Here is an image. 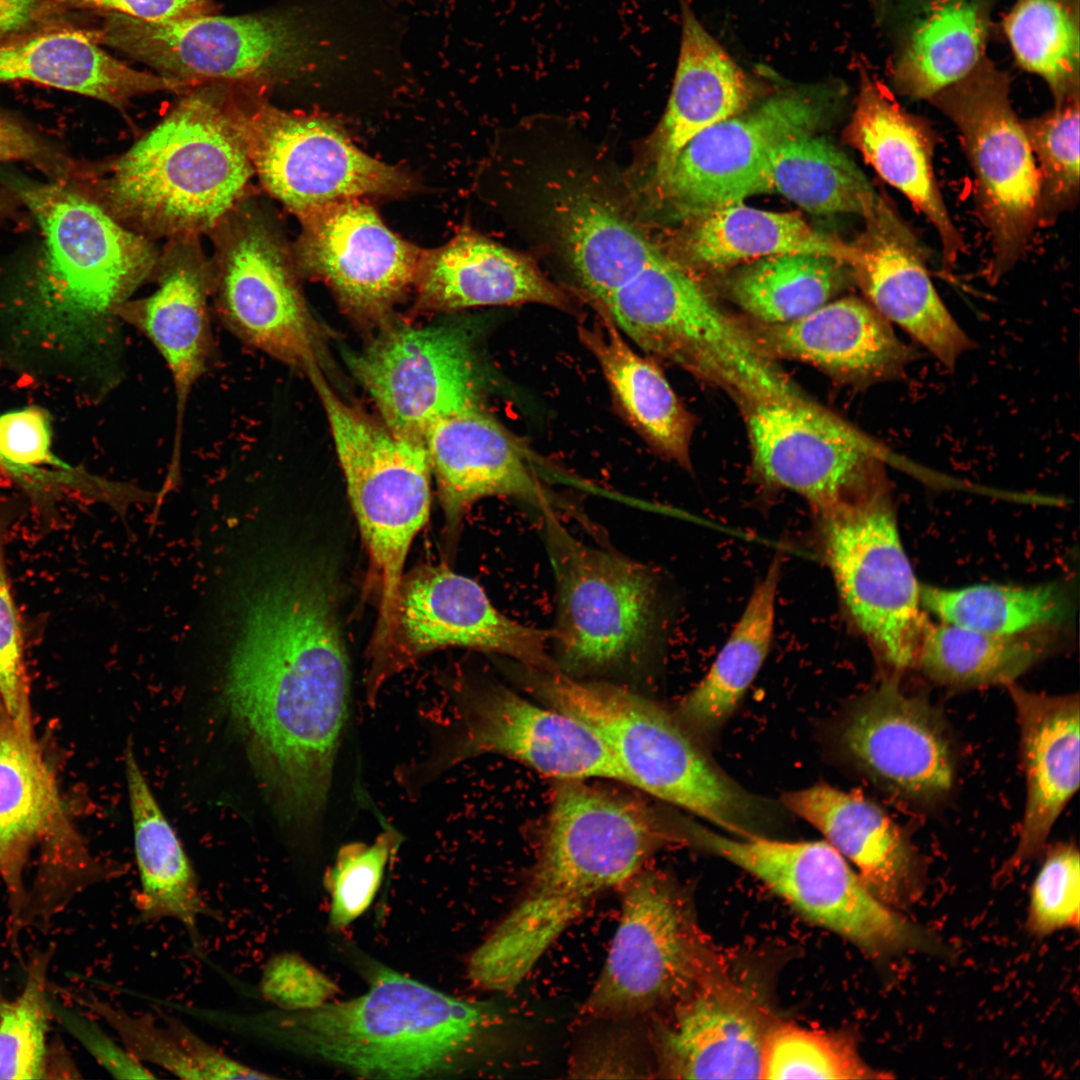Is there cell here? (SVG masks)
<instances>
[{
  "instance_id": "603a6c76",
  "label": "cell",
  "mask_w": 1080,
  "mask_h": 1080,
  "mask_svg": "<svg viewBox=\"0 0 1080 1080\" xmlns=\"http://www.w3.org/2000/svg\"><path fill=\"white\" fill-rule=\"evenodd\" d=\"M156 289L148 296L130 298L116 310L158 350L174 386L175 425L171 456L162 486L175 489L181 480L186 410L194 386L208 369L213 352L209 316L211 261L199 236L168 239L152 275Z\"/></svg>"
},
{
  "instance_id": "ffe728a7",
  "label": "cell",
  "mask_w": 1080,
  "mask_h": 1080,
  "mask_svg": "<svg viewBox=\"0 0 1080 1080\" xmlns=\"http://www.w3.org/2000/svg\"><path fill=\"white\" fill-rule=\"evenodd\" d=\"M550 631L499 612L474 580L444 566H423L403 575L393 647L368 694L377 699L389 677L421 656L448 647L508 656L523 666L558 671L548 652Z\"/></svg>"
},
{
  "instance_id": "1f68e13d",
  "label": "cell",
  "mask_w": 1080,
  "mask_h": 1080,
  "mask_svg": "<svg viewBox=\"0 0 1080 1080\" xmlns=\"http://www.w3.org/2000/svg\"><path fill=\"white\" fill-rule=\"evenodd\" d=\"M768 1032L743 1001L709 988L678 1003L656 1037L659 1072L682 1079H762Z\"/></svg>"
},
{
  "instance_id": "60d3db41",
  "label": "cell",
  "mask_w": 1080,
  "mask_h": 1080,
  "mask_svg": "<svg viewBox=\"0 0 1080 1080\" xmlns=\"http://www.w3.org/2000/svg\"><path fill=\"white\" fill-rule=\"evenodd\" d=\"M779 573L780 563L774 561L709 671L682 700L680 719L694 731L711 734L721 727L762 667L773 634Z\"/></svg>"
},
{
  "instance_id": "e0dca14e",
  "label": "cell",
  "mask_w": 1080,
  "mask_h": 1080,
  "mask_svg": "<svg viewBox=\"0 0 1080 1080\" xmlns=\"http://www.w3.org/2000/svg\"><path fill=\"white\" fill-rule=\"evenodd\" d=\"M475 352L464 326H399L361 351L345 353V362L384 425L424 443L433 421L482 402Z\"/></svg>"
},
{
  "instance_id": "b9f144b4",
  "label": "cell",
  "mask_w": 1080,
  "mask_h": 1080,
  "mask_svg": "<svg viewBox=\"0 0 1080 1080\" xmlns=\"http://www.w3.org/2000/svg\"><path fill=\"white\" fill-rule=\"evenodd\" d=\"M1047 630L992 635L941 622L925 624L916 662L931 680L954 687L1014 683L1047 655Z\"/></svg>"
},
{
  "instance_id": "9f6ffc18",
  "label": "cell",
  "mask_w": 1080,
  "mask_h": 1080,
  "mask_svg": "<svg viewBox=\"0 0 1080 1080\" xmlns=\"http://www.w3.org/2000/svg\"><path fill=\"white\" fill-rule=\"evenodd\" d=\"M51 425L45 410L27 407L0 416V458L16 476L36 475L37 465L62 466L52 455Z\"/></svg>"
},
{
  "instance_id": "4316f807",
  "label": "cell",
  "mask_w": 1080,
  "mask_h": 1080,
  "mask_svg": "<svg viewBox=\"0 0 1080 1080\" xmlns=\"http://www.w3.org/2000/svg\"><path fill=\"white\" fill-rule=\"evenodd\" d=\"M847 142L933 225L942 245L943 265L953 268L963 249L938 187L934 137L918 117L904 110L880 82L862 73Z\"/></svg>"
},
{
  "instance_id": "ab89813d",
  "label": "cell",
  "mask_w": 1080,
  "mask_h": 1080,
  "mask_svg": "<svg viewBox=\"0 0 1080 1080\" xmlns=\"http://www.w3.org/2000/svg\"><path fill=\"white\" fill-rule=\"evenodd\" d=\"M688 251L693 261L711 268L789 253L823 255L848 265L853 246L813 229L797 213L739 203L701 216Z\"/></svg>"
},
{
  "instance_id": "816d5d0a",
  "label": "cell",
  "mask_w": 1080,
  "mask_h": 1080,
  "mask_svg": "<svg viewBox=\"0 0 1080 1080\" xmlns=\"http://www.w3.org/2000/svg\"><path fill=\"white\" fill-rule=\"evenodd\" d=\"M400 841V834L387 828L373 843L351 842L339 849L324 878L331 896V926L343 928L369 908Z\"/></svg>"
},
{
  "instance_id": "6125c7cd",
  "label": "cell",
  "mask_w": 1080,
  "mask_h": 1080,
  "mask_svg": "<svg viewBox=\"0 0 1080 1080\" xmlns=\"http://www.w3.org/2000/svg\"><path fill=\"white\" fill-rule=\"evenodd\" d=\"M7 207H8L7 199L5 197H3L2 194H0V211L6 209Z\"/></svg>"
},
{
  "instance_id": "e575fe53",
  "label": "cell",
  "mask_w": 1080,
  "mask_h": 1080,
  "mask_svg": "<svg viewBox=\"0 0 1080 1080\" xmlns=\"http://www.w3.org/2000/svg\"><path fill=\"white\" fill-rule=\"evenodd\" d=\"M578 336L627 422L658 453L688 468L692 417L658 365L636 352L605 315L600 323L579 326Z\"/></svg>"
},
{
  "instance_id": "91938a15",
  "label": "cell",
  "mask_w": 1080,
  "mask_h": 1080,
  "mask_svg": "<svg viewBox=\"0 0 1080 1080\" xmlns=\"http://www.w3.org/2000/svg\"><path fill=\"white\" fill-rule=\"evenodd\" d=\"M29 161L49 165V150L30 132L0 115V162Z\"/></svg>"
},
{
  "instance_id": "8d00e7d4",
  "label": "cell",
  "mask_w": 1080,
  "mask_h": 1080,
  "mask_svg": "<svg viewBox=\"0 0 1080 1080\" xmlns=\"http://www.w3.org/2000/svg\"><path fill=\"white\" fill-rule=\"evenodd\" d=\"M126 772L140 876V889L134 896L136 919L141 923L174 920L196 940L200 919L210 915L196 873L130 748Z\"/></svg>"
},
{
  "instance_id": "ee69618b",
  "label": "cell",
  "mask_w": 1080,
  "mask_h": 1080,
  "mask_svg": "<svg viewBox=\"0 0 1080 1080\" xmlns=\"http://www.w3.org/2000/svg\"><path fill=\"white\" fill-rule=\"evenodd\" d=\"M769 162L774 190L813 214L864 216L877 197L856 164L811 130L781 138Z\"/></svg>"
},
{
  "instance_id": "680465c9",
  "label": "cell",
  "mask_w": 1080,
  "mask_h": 1080,
  "mask_svg": "<svg viewBox=\"0 0 1080 1080\" xmlns=\"http://www.w3.org/2000/svg\"><path fill=\"white\" fill-rule=\"evenodd\" d=\"M65 6L113 12L152 23L216 14L213 0H62Z\"/></svg>"
},
{
  "instance_id": "c3c4849f",
  "label": "cell",
  "mask_w": 1080,
  "mask_h": 1080,
  "mask_svg": "<svg viewBox=\"0 0 1080 1080\" xmlns=\"http://www.w3.org/2000/svg\"><path fill=\"white\" fill-rule=\"evenodd\" d=\"M854 1043L839 1034L782 1025L768 1032L762 1079H879Z\"/></svg>"
},
{
  "instance_id": "4dcf8cb0",
  "label": "cell",
  "mask_w": 1080,
  "mask_h": 1080,
  "mask_svg": "<svg viewBox=\"0 0 1080 1080\" xmlns=\"http://www.w3.org/2000/svg\"><path fill=\"white\" fill-rule=\"evenodd\" d=\"M768 353L811 363L857 383L895 379L914 351L872 305L855 297L829 301L801 319L763 324Z\"/></svg>"
},
{
  "instance_id": "8fae6325",
  "label": "cell",
  "mask_w": 1080,
  "mask_h": 1080,
  "mask_svg": "<svg viewBox=\"0 0 1080 1080\" xmlns=\"http://www.w3.org/2000/svg\"><path fill=\"white\" fill-rule=\"evenodd\" d=\"M91 30L156 73L199 85L206 82L268 88L304 73L315 62L316 43L287 13L216 14L152 23L113 12Z\"/></svg>"
},
{
  "instance_id": "2e32d148",
  "label": "cell",
  "mask_w": 1080,
  "mask_h": 1080,
  "mask_svg": "<svg viewBox=\"0 0 1080 1080\" xmlns=\"http://www.w3.org/2000/svg\"><path fill=\"white\" fill-rule=\"evenodd\" d=\"M687 905L671 880L640 871L624 885L609 952L586 999V1016L627 1020L681 1002L698 972Z\"/></svg>"
},
{
  "instance_id": "f546056e",
  "label": "cell",
  "mask_w": 1080,
  "mask_h": 1080,
  "mask_svg": "<svg viewBox=\"0 0 1080 1080\" xmlns=\"http://www.w3.org/2000/svg\"><path fill=\"white\" fill-rule=\"evenodd\" d=\"M414 285L418 303L430 310L525 303L572 308L570 297L529 259L471 231L423 249Z\"/></svg>"
},
{
  "instance_id": "d6986e66",
  "label": "cell",
  "mask_w": 1080,
  "mask_h": 1080,
  "mask_svg": "<svg viewBox=\"0 0 1080 1080\" xmlns=\"http://www.w3.org/2000/svg\"><path fill=\"white\" fill-rule=\"evenodd\" d=\"M744 405L754 468L767 483L827 511L882 477L889 452L817 403Z\"/></svg>"
},
{
  "instance_id": "f5cc1de1",
  "label": "cell",
  "mask_w": 1080,
  "mask_h": 1080,
  "mask_svg": "<svg viewBox=\"0 0 1080 1080\" xmlns=\"http://www.w3.org/2000/svg\"><path fill=\"white\" fill-rule=\"evenodd\" d=\"M1080 857L1071 843L1052 848L1031 889L1027 928L1043 937L1079 927Z\"/></svg>"
},
{
  "instance_id": "f35d334b",
  "label": "cell",
  "mask_w": 1080,
  "mask_h": 1080,
  "mask_svg": "<svg viewBox=\"0 0 1080 1080\" xmlns=\"http://www.w3.org/2000/svg\"><path fill=\"white\" fill-rule=\"evenodd\" d=\"M562 247L583 289L600 305L664 256L608 201L577 190L559 203Z\"/></svg>"
},
{
  "instance_id": "8992f818",
  "label": "cell",
  "mask_w": 1080,
  "mask_h": 1080,
  "mask_svg": "<svg viewBox=\"0 0 1080 1080\" xmlns=\"http://www.w3.org/2000/svg\"><path fill=\"white\" fill-rule=\"evenodd\" d=\"M524 687L587 724L609 747L626 783L737 838L763 836L764 800L731 780L667 711L628 689L562 671L517 669Z\"/></svg>"
},
{
  "instance_id": "e7e4bbea",
  "label": "cell",
  "mask_w": 1080,
  "mask_h": 1080,
  "mask_svg": "<svg viewBox=\"0 0 1080 1080\" xmlns=\"http://www.w3.org/2000/svg\"><path fill=\"white\" fill-rule=\"evenodd\" d=\"M0 997H2L1 991H0Z\"/></svg>"
},
{
  "instance_id": "681fc988",
  "label": "cell",
  "mask_w": 1080,
  "mask_h": 1080,
  "mask_svg": "<svg viewBox=\"0 0 1080 1080\" xmlns=\"http://www.w3.org/2000/svg\"><path fill=\"white\" fill-rule=\"evenodd\" d=\"M1055 104L1022 121L1040 177L1039 217L1046 220L1072 208L1079 196V93Z\"/></svg>"
},
{
  "instance_id": "ac0fdd59",
  "label": "cell",
  "mask_w": 1080,
  "mask_h": 1080,
  "mask_svg": "<svg viewBox=\"0 0 1080 1080\" xmlns=\"http://www.w3.org/2000/svg\"><path fill=\"white\" fill-rule=\"evenodd\" d=\"M457 712L456 730L425 765L429 774L476 756L498 754L558 780L626 783L606 743L587 724L558 709L492 686L462 696Z\"/></svg>"
},
{
  "instance_id": "6da1fadb",
  "label": "cell",
  "mask_w": 1080,
  "mask_h": 1080,
  "mask_svg": "<svg viewBox=\"0 0 1080 1080\" xmlns=\"http://www.w3.org/2000/svg\"><path fill=\"white\" fill-rule=\"evenodd\" d=\"M224 702L280 815L311 825L328 799L350 698L328 584L292 570L246 586Z\"/></svg>"
},
{
  "instance_id": "277c9868",
  "label": "cell",
  "mask_w": 1080,
  "mask_h": 1080,
  "mask_svg": "<svg viewBox=\"0 0 1080 1080\" xmlns=\"http://www.w3.org/2000/svg\"><path fill=\"white\" fill-rule=\"evenodd\" d=\"M253 175L232 83L206 82L105 166L95 201L151 240L199 236L246 196Z\"/></svg>"
},
{
  "instance_id": "d590c367",
  "label": "cell",
  "mask_w": 1080,
  "mask_h": 1080,
  "mask_svg": "<svg viewBox=\"0 0 1080 1080\" xmlns=\"http://www.w3.org/2000/svg\"><path fill=\"white\" fill-rule=\"evenodd\" d=\"M59 816L55 786L34 738L24 735L0 704V876L15 933L22 927L29 852Z\"/></svg>"
},
{
  "instance_id": "11a10c76",
  "label": "cell",
  "mask_w": 1080,
  "mask_h": 1080,
  "mask_svg": "<svg viewBox=\"0 0 1080 1080\" xmlns=\"http://www.w3.org/2000/svg\"><path fill=\"white\" fill-rule=\"evenodd\" d=\"M263 998L283 1011H305L328 1002L336 984L301 956L274 955L265 964L259 983Z\"/></svg>"
},
{
  "instance_id": "3957f363",
  "label": "cell",
  "mask_w": 1080,
  "mask_h": 1080,
  "mask_svg": "<svg viewBox=\"0 0 1080 1080\" xmlns=\"http://www.w3.org/2000/svg\"><path fill=\"white\" fill-rule=\"evenodd\" d=\"M540 851L519 901L490 932L498 957L531 970L599 894L643 870L678 832L633 796L559 780Z\"/></svg>"
},
{
  "instance_id": "f6af8a7d",
  "label": "cell",
  "mask_w": 1080,
  "mask_h": 1080,
  "mask_svg": "<svg viewBox=\"0 0 1080 1080\" xmlns=\"http://www.w3.org/2000/svg\"><path fill=\"white\" fill-rule=\"evenodd\" d=\"M85 1001L143 1064H152L182 1079L273 1078L216 1048L176 1016L160 1010L157 1015L133 1014L97 998Z\"/></svg>"
},
{
  "instance_id": "9c48e42d",
  "label": "cell",
  "mask_w": 1080,
  "mask_h": 1080,
  "mask_svg": "<svg viewBox=\"0 0 1080 1080\" xmlns=\"http://www.w3.org/2000/svg\"><path fill=\"white\" fill-rule=\"evenodd\" d=\"M685 840L748 872L810 922L873 956L930 949L928 933L881 901L826 840L719 834L684 822Z\"/></svg>"
},
{
  "instance_id": "9a60e30c",
  "label": "cell",
  "mask_w": 1080,
  "mask_h": 1080,
  "mask_svg": "<svg viewBox=\"0 0 1080 1080\" xmlns=\"http://www.w3.org/2000/svg\"><path fill=\"white\" fill-rule=\"evenodd\" d=\"M930 99L959 133L991 240V273L999 275L1023 254L1040 220L1039 172L1008 79L980 63Z\"/></svg>"
},
{
  "instance_id": "7c38bea8",
  "label": "cell",
  "mask_w": 1080,
  "mask_h": 1080,
  "mask_svg": "<svg viewBox=\"0 0 1080 1080\" xmlns=\"http://www.w3.org/2000/svg\"><path fill=\"white\" fill-rule=\"evenodd\" d=\"M209 233L210 299L225 328L300 372L321 367L320 327L301 293L293 258L255 202L246 195Z\"/></svg>"
},
{
  "instance_id": "44dd1931",
  "label": "cell",
  "mask_w": 1080,
  "mask_h": 1080,
  "mask_svg": "<svg viewBox=\"0 0 1080 1080\" xmlns=\"http://www.w3.org/2000/svg\"><path fill=\"white\" fill-rule=\"evenodd\" d=\"M825 90L786 91L705 129L683 147L659 186L679 209L699 216L772 192V146L816 127L825 112Z\"/></svg>"
},
{
  "instance_id": "6f0895ef",
  "label": "cell",
  "mask_w": 1080,
  "mask_h": 1080,
  "mask_svg": "<svg viewBox=\"0 0 1080 1080\" xmlns=\"http://www.w3.org/2000/svg\"><path fill=\"white\" fill-rule=\"evenodd\" d=\"M52 1012L113 1077L120 1079L155 1078L145 1064L132 1056L120 1043L107 1036L90 1019L51 1001Z\"/></svg>"
},
{
  "instance_id": "f1b7e54d",
  "label": "cell",
  "mask_w": 1080,
  "mask_h": 1080,
  "mask_svg": "<svg viewBox=\"0 0 1080 1080\" xmlns=\"http://www.w3.org/2000/svg\"><path fill=\"white\" fill-rule=\"evenodd\" d=\"M1021 732L1026 803L1018 844L1008 862L1016 868L1039 854L1080 779L1078 694L1046 695L1016 683L1007 686Z\"/></svg>"
},
{
  "instance_id": "7dc6e473",
  "label": "cell",
  "mask_w": 1080,
  "mask_h": 1080,
  "mask_svg": "<svg viewBox=\"0 0 1080 1080\" xmlns=\"http://www.w3.org/2000/svg\"><path fill=\"white\" fill-rule=\"evenodd\" d=\"M1004 31L1017 63L1044 80L1055 101L1079 93V20L1071 0H1016Z\"/></svg>"
},
{
  "instance_id": "f907efd6",
  "label": "cell",
  "mask_w": 1080,
  "mask_h": 1080,
  "mask_svg": "<svg viewBox=\"0 0 1080 1080\" xmlns=\"http://www.w3.org/2000/svg\"><path fill=\"white\" fill-rule=\"evenodd\" d=\"M48 963V953L36 956L22 992L14 1000L0 997V1079L48 1077Z\"/></svg>"
},
{
  "instance_id": "484cf974",
  "label": "cell",
  "mask_w": 1080,
  "mask_h": 1080,
  "mask_svg": "<svg viewBox=\"0 0 1080 1080\" xmlns=\"http://www.w3.org/2000/svg\"><path fill=\"white\" fill-rule=\"evenodd\" d=\"M424 445L451 531L476 501L487 497L515 498L541 512L557 505L529 451L482 402L433 421Z\"/></svg>"
},
{
  "instance_id": "ba28073f",
  "label": "cell",
  "mask_w": 1080,
  "mask_h": 1080,
  "mask_svg": "<svg viewBox=\"0 0 1080 1080\" xmlns=\"http://www.w3.org/2000/svg\"><path fill=\"white\" fill-rule=\"evenodd\" d=\"M599 306L643 351L721 386L743 404L815 403L776 367L757 338L665 256Z\"/></svg>"
},
{
  "instance_id": "db71d44e",
  "label": "cell",
  "mask_w": 1080,
  "mask_h": 1080,
  "mask_svg": "<svg viewBox=\"0 0 1080 1080\" xmlns=\"http://www.w3.org/2000/svg\"><path fill=\"white\" fill-rule=\"evenodd\" d=\"M22 637L5 569L0 526V697L18 729L34 738L24 669Z\"/></svg>"
},
{
  "instance_id": "52a82bcc",
  "label": "cell",
  "mask_w": 1080,
  "mask_h": 1080,
  "mask_svg": "<svg viewBox=\"0 0 1080 1080\" xmlns=\"http://www.w3.org/2000/svg\"><path fill=\"white\" fill-rule=\"evenodd\" d=\"M309 378L325 411L348 495L367 547L379 592L372 651L395 640L404 564L430 513L431 468L423 442L396 435L383 422L345 402L320 367Z\"/></svg>"
},
{
  "instance_id": "d6a6232c",
  "label": "cell",
  "mask_w": 1080,
  "mask_h": 1080,
  "mask_svg": "<svg viewBox=\"0 0 1080 1080\" xmlns=\"http://www.w3.org/2000/svg\"><path fill=\"white\" fill-rule=\"evenodd\" d=\"M31 81L125 110L136 96L196 86L134 69L99 47L90 30L61 29L0 42V82Z\"/></svg>"
},
{
  "instance_id": "d4e9b609",
  "label": "cell",
  "mask_w": 1080,
  "mask_h": 1080,
  "mask_svg": "<svg viewBox=\"0 0 1080 1080\" xmlns=\"http://www.w3.org/2000/svg\"><path fill=\"white\" fill-rule=\"evenodd\" d=\"M864 233L852 243L849 266L870 304L947 368L972 341L938 295L915 234L890 203L877 195L863 216Z\"/></svg>"
},
{
  "instance_id": "836d02e7",
  "label": "cell",
  "mask_w": 1080,
  "mask_h": 1080,
  "mask_svg": "<svg viewBox=\"0 0 1080 1080\" xmlns=\"http://www.w3.org/2000/svg\"><path fill=\"white\" fill-rule=\"evenodd\" d=\"M680 49L671 94L655 140L660 185L697 134L744 112L752 87L745 72L708 33L688 0H679Z\"/></svg>"
},
{
  "instance_id": "bcb514c9",
  "label": "cell",
  "mask_w": 1080,
  "mask_h": 1080,
  "mask_svg": "<svg viewBox=\"0 0 1080 1080\" xmlns=\"http://www.w3.org/2000/svg\"><path fill=\"white\" fill-rule=\"evenodd\" d=\"M840 261L816 254L789 253L758 259L736 275V303L763 324L803 318L830 301L843 277Z\"/></svg>"
},
{
  "instance_id": "5bb4252c",
  "label": "cell",
  "mask_w": 1080,
  "mask_h": 1080,
  "mask_svg": "<svg viewBox=\"0 0 1080 1080\" xmlns=\"http://www.w3.org/2000/svg\"><path fill=\"white\" fill-rule=\"evenodd\" d=\"M266 89L233 84L236 113L254 174L297 218L326 203L413 188L408 174L364 153L333 122L270 104Z\"/></svg>"
},
{
  "instance_id": "94428289",
  "label": "cell",
  "mask_w": 1080,
  "mask_h": 1080,
  "mask_svg": "<svg viewBox=\"0 0 1080 1080\" xmlns=\"http://www.w3.org/2000/svg\"><path fill=\"white\" fill-rule=\"evenodd\" d=\"M56 8V0H0V39L40 22Z\"/></svg>"
},
{
  "instance_id": "83f0119b",
  "label": "cell",
  "mask_w": 1080,
  "mask_h": 1080,
  "mask_svg": "<svg viewBox=\"0 0 1080 1080\" xmlns=\"http://www.w3.org/2000/svg\"><path fill=\"white\" fill-rule=\"evenodd\" d=\"M782 801L856 866L881 901L905 907L920 897L922 877L915 851L876 803L860 793L827 784L785 793Z\"/></svg>"
},
{
  "instance_id": "4fadbf2b",
  "label": "cell",
  "mask_w": 1080,
  "mask_h": 1080,
  "mask_svg": "<svg viewBox=\"0 0 1080 1080\" xmlns=\"http://www.w3.org/2000/svg\"><path fill=\"white\" fill-rule=\"evenodd\" d=\"M557 610L550 631L560 671H591L635 660L655 634L657 585L649 570L615 552L584 544L542 512Z\"/></svg>"
},
{
  "instance_id": "74e56055",
  "label": "cell",
  "mask_w": 1080,
  "mask_h": 1080,
  "mask_svg": "<svg viewBox=\"0 0 1080 1080\" xmlns=\"http://www.w3.org/2000/svg\"><path fill=\"white\" fill-rule=\"evenodd\" d=\"M988 24L987 0H928L896 56V89L911 98H932L965 78L981 63Z\"/></svg>"
},
{
  "instance_id": "7a4b0ae2",
  "label": "cell",
  "mask_w": 1080,
  "mask_h": 1080,
  "mask_svg": "<svg viewBox=\"0 0 1080 1080\" xmlns=\"http://www.w3.org/2000/svg\"><path fill=\"white\" fill-rule=\"evenodd\" d=\"M16 191L41 228L43 249L3 304L0 342L19 362L73 376L110 348L117 308L152 278L160 252L63 186L24 181Z\"/></svg>"
},
{
  "instance_id": "cb8c5ba5",
  "label": "cell",
  "mask_w": 1080,
  "mask_h": 1080,
  "mask_svg": "<svg viewBox=\"0 0 1080 1080\" xmlns=\"http://www.w3.org/2000/svg\"><path fill=\"white\" fill-rule=\"evenodd\" d=\"M842 743L850 756L894 793L932 801L950 791L954 756L945 722L925 700L906 695L890 675L848 715Z\"/></svg>"
},
{
  "instance_id": "7bdbcfd3",
  "label": "cell",
  "mask_w": 1080,
  "mask_h": 1080,
  "mask_svg": "<svg viewBox=\"0 0 1080 1080\" xmlns=\"http://www.w3.org/2000/svg\"><path fill=\"white\" fill-rule=\"evenodd\" d=\"M921 606L941 622L992 634L1020 635L1064 624L1072 600L1062 584L961 588L920 585Z\"/></svg>"
},
{
  "instance_id": "30bf717a",
  "label": "cell",
  "mask_w": 1080,
  "mask_h": 1080,
  "mask_svg": "<svg viewBox=\"0 0 1080 1080\" xmlns=\"http://www.w3.org/2000/svg\"><path fill=\"white\" fill-rule=\"evenodd\" d=\"M819 514L842 602L881 663L898 676L915 664L926 623L886 482Z\"/></svg>"
},
{
  "instance_id": "be15d7a7",
  "label": "cell",
  "mask_w": 1080,
  "mask_h": 1080,
  "mask_svg": "<svg viewBox=\"0 0 1080 1080\" xmlns=\"http://www.w3.org/2000/svg\"><path fill=\"white\" fill-rule=\"evenodd\" d=\"M0 468H4V463H3V461H2V459H1V458H0ZM4 469H5V468H4Z\"/></svg>"
},
{
  "instance_id": "5b68a950",
  "label": "cell",
  "mask_w": 1080,
  "mask_h": 1080,
  "mask_svg": "<svg viewBox=\"0 0 1080 1080\" xmlns=\"http://www.w3.org/2000/svg\"><path fill=\"white\" fill-rule=\"evenodd\" d=\"M354 999L254 1017L275 1045L377 1079L431 1077L456 1068L495 1024L488 1006L446 995L389 968Z\"/></svg>"
},
{
  "instance_id": "7402d4cb",
  "label": "cell",
  "mask_w": 1080,
  "mask_h": 1080,
  "mask_svg": "<svg viewBox=\"0 0 1080 1080\" xmlns=\"http://www.w3.org/2000/svg\"><path fill=\"white\" fill-rule=\"evenodd\" d=\"M298 219L295 267L325 282L354 315L382 319L415 284L423 249L391 231L360 198L326 203Z\"/></svg>"
}]
</instances>
